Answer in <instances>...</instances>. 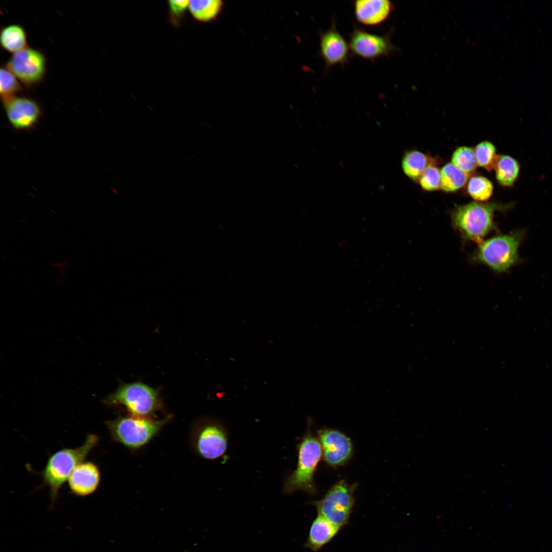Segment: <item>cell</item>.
<instances>
[{"label":"cell","instance_id":"8992f818","mask_svg":"<svg viewBox=\"0 0 552 552\" xmlns=\"http://www.w3.org/2000/svg\"><path fill=\"white\" fill-rule=\"evenodd\" d=\"M164 421H155L144 417H121L107 421V426L112 438L132 448L142 446L157 432Z\"/></svg>","mask_w":552,"mask_h":552},{"label":"cell","instance_id":"f1b7e54d","mask_svg":"<svg viewBox=\"0 0 552 552\" xmlns=\"http://www.w3.org/2000/svg\"><path fill=\"white\" fill-rule=\"evenodd\" d=\"M55 280L57 282L60 283H62L64 281V279L59 274H57L55 276Z\"/></svg>","mask_w":552,"mask_h":552},{"label":"cell","instance_id":"2e32d148","mask_svg":"<svg viewBox=\"0 0 552 552\" xmlns=\"http://www.w3.org/2000/svg\"><path fill=\"white\" fill-rule=\"evenodd\" d=\"M340 527L318 515L310 526L308 538L304 545L313 551H317L331 541Z\"/></svg>","mask_w":552,"mask_h":552},{"label":"cell","instance_id":"83f0119b","mask_svg":"<svg viewBox=\"0 0 552 552\" xmlns=\"http://www.w3.org/2000/svg\"><path fill=\"white\" fill-rule=\"evenodd\" d=\"M52 264L54 267H55L57 269H67V268L70 266L69 263L68 262H67V261H63L62 262H52Z\"/></svg>","mask_w":552,"mask_h":552},{"label":"cell","instance_id":"7c38bea8","mask_svg":"<svg viewBox=\"0 0 552 552\" xmlns=\"http://www.w3.org/2000/svg\"><path fill=\"white\" fill-rule=\"evenodd\" d=\"M349 45L333 22L320 36V53L326 65L331 67L347 62Z\"/></svg>","mask_w":552,"mask_h":552},{"label":"cell","instance_id":"f546056e","mask_svg":"<svg viewBox=\"0 0 552 552\" xmlns=\"http://www.w3.org/2000/svg\"><path fill=\"white\" fill-rule=\"evenodd\" d=\"M8 254H9L10 255H12H12H13V252L12 251H11V252H10V251H9H9H8Z\"/></svg>","mask_w":552,"mask_h":552},{"label":"cell","instance_id":"6da1fadb","mask_svg":"<svg viewBox=\"0 0 552 552\" xmlns=\"http://www.w3.org/2000/svg\"><path fill=\"white\" fill-rule=\"evenodd\" d=\"M98 441L97 435L89 434L81 446L60 449L49 457L42 476L43 484L50 489L53 502L74 468L85 459Z\"/></svg>","mask_w":552,"mask_h":552},{"label":"cell","instance_id":"7a4b0ae2","mask_svg":"<svg viewBox=\"0 0 552 552\" xmlns=\"http://www.w3.org/2000/svg\"><path fill=\"white\" fill-rule=\"evenodd\" d=\"M322 454L319 440L311 433H307L298 446L296 469L285 481L283 492L288 494L301 490L311 494H315L317 490L313 475Z\"/></svg>","mask_w":552,"mask_h":552},{"label":"cell","instance_id":"4fadbf2b","mask_svg":"<svg viewBox=\"0 0 552 552\" xmlns=\"http://www.w3.org/2000/svg\"><path fill=\"white\" fill-rule=\"evenodd\" d=\"M227 442L225 430L218 424H211L205 426L199 433L197 449L203 457L214 459L225 453Z\"/></svg>","mask_w":552,"mask_h":552},{"label":"cell","instance_id":"d6986e66","mask_svg":"<svg viewBox=\"0 0 552 552\" xmlns=\"http://www.w3.org/2000/svg\"><path fill=\"white\" fill-rule=\"evenodd\" d=\"M222 6L220 0H192L189 1L188 8L197 20L208 22L216 18Z\"/></svg>","mask_w":552,"mask_h":552},{"label":"cell","instance_id":"cb8c5ba5","mask_svg":"<svg viewBox=\"0 0 552 552\" xmlns=\"http://www.w3.org/2000/svg\"><path fill=\"white\" fill-rule=\"evenodd\" d=\"M18 79L6 66L0 70V94L2 101L16 96L22 90Z\"/></svg>","mask_w":552,"mask_h":552},{"label":"cell","instance_id":"44dd1931","mask_svg":"<svg viewBox=\"0 0 552 552\" xmlns=\"http://www.w3.org/2000/svg\"><path fill=\"white\" fill-rule=\"evenodd\" d=\"M429 159L423 153L411 150L407 152L402 160V167L406 176L413 180H418L429 164Z\"/></svg>","mask_w":552,"mask_h":552},{"label":"cell","instance_id":"5bb4252c","mask_svg":"<svg viewBox=\"0 0 552 552\" xmlns=\"http://www.w3.org/2000/svg\"><path fill=\"white\" fill-rule=\"evenodd\" d=\"M100 480L98 467L91 462H82L72 471L68 478V485L74 495L85 496L96 491Z\"/></svg>","mask_w":552,"mask_h":552},{"label":"cell","instance_id":"30bf717a","mask_svg":"<svg viewBox=\"0 0 552 552\" xmlns=\"http://www.w3.org/2000/svg\"><path fill=\"white\" fill-rule=\"evenodd\" d=\"M349 45L354 55L371 60L388 56L396 49L388 36L370 33L356 27L351 34Z\"/></svg>","mask_w":552,"mask_h":552},{"label":"cell","instance_id":"ba28073f","mask_svg":"<svg viewBox=\"0 0 552 552\" xmlns=\"http://www.w3.org/2000/svg\"><path fill=\"white\" fill-rule=\"evenodd\" d=\"M6 66L25 86L32 87L43 79L47 60L40 51L27 47L13 54Z\"/></svg>","mask_w":552,"mask_h":552},{"label":"cell","instance_id":"603a6c76","mask_svg":"<svg viewBox=\"0 0 552 552\" xmlns=\"http://www.w3.org/2000/svg\"><path fill=\"white\" fill-rule=\"evenodd\" d=\"M451 162L460 170L468 174L478 166L474 149L467 146L457 148L452 154Z\"/></svg>","mask_w":552,"mask_h":552},{"label":"cell","instance_id":"9c48e42d","mask_svg":"<svg viewBox=\"0 0 552 552\" xmlns=\"http://www.w3.org/2000/svg\"><path fill=\"white\" fill-rule=\"evenodd\" d=\"M2 102L8 121L16 131L33 129L42 118L40 104L32 98L15 96Z\"/></svg>","mask_w":552,"mask_h":552},{"label":"cell","instance_id":"484cf974","mask_svg":"<svg viewBox=\"0 0 552 552\" xmlns=\"http://www.w3.org/2000/svg\"><path fill=\"white\" fill-rule=\"evenodd\" d=\"M422 188L427 191H432L441 188V171L433 164L426 168L419 180Z\"/></svg>","mask_w":552,"mask_h":552},{"label":"cell","instance_id":"8fae6325","mask_svg":"<svg viewBox=\"0 0 552 552\" xmlns=\"http://www.w3.org/2000/svg\"><path fill=\"white\" fill-rule=\"evenodd\" d=\"M324 458L331 466H339L347 462L353 452L350 439L340 431L324 428L317 432Z\"/></svg>","mask_w":552,"mask_h":552},{"label":"cell","instance_id":"ffe728a7","mask_svg":"<svg viewBox=\"0 0 552 552\" xmlns=\"http://www.w3.org/2000/svg\"><path fill=\"white\" fill-rule=\"evenodd\" d=\"M469 177L455 166L452 163H447L441 170V188L446 192H455L465 186Z\"/></svg>","mask_w":552,"mask_h":552},{"label":"cell","instance_id":"ac0fdd59","mask_svg":"<svg viewBox=\"0 0 552 552\" xmlns=\"http://www.w3.org/2000/svg\"><path fill=\"white\" fill-rule=\"evenodd\" d=\"M0 42L4 50L13 54L28 47L25 30L16 24L7 26L1 30Z\"/></svg>","mask_w":552,"mask_h":552},{"label":"cell","instance_id":"e0dca14e","mask_svg":"<svg viewBox=\"0 0 552 552\" xmlns=\"http://www.w3.org/2000/svg\"><path fill=\"white\" fill-rule=\"evenodd\" d=\"M493 168L495 170L497 180L504 187L512 186L519 176V164L509 155H498Z\"/></svg>","mask_w":552,"mask_h":552},{"label":"cell","instance_id":"4316f807","mask_svg":"<svg viewBox=\"0 0 552 552\" xmlns=\"http://www.w3.org/2000/svg\"><path fill=\"white\" fill-rule=\"evenodd\" d=\"M189 1L176 0L168 2L170 19L173 24L178 25L182 18L187 8Z\"/></svg>","mask_w":552,"mask_h":552},{"label":"cell","instance_id":"3957f363","mask_svg":"<svg viewBox=\"0 0 552 552\" xmlns=\"http://www.w3.org/2000/svg\"><path fill=\"white\" fill-rule=\"evenodd\" d=\"M495 204L472 202L455 208L451 216L454 227L464 237L480 243L493 228Z\"/></svg>","mask_w":552,"mask_h":552},{"label":"cell","instance_id":"5b68a950","mask_svg":"<svg viewBox=\"0 0 552 552\" xmlns=\"http://www.w3.org/2000/svg\"><path fill=\"white\" fill-rule=\"evenodd\" d=\"M522 237L523 233L518 232L482 241L475 258L495 271H505L518 261V248Z\"/></svg>","mask_w":552,"mask_h":552},{"label":"cell","instance_id":"d4e9b609","mask_svg":"<svg viewBox=\"0 0 552 552\" xmlns=\"http://www.w3.org/2000/svg\"><path fill=\"white\" fill-rule=\"evenodd\" d=\"M477 165L488 171L491 170L497 157L496 148L490 142L485 141L478 144L474 149Z\"/></svg>","mask_w":552,"mask_h":552},{"label":"cell","instance_id":"7402d4cb","mask_svg":"<svg viewBox=\"0 0 552 552\" xmlns=\"http://www.w3.org/2000/svg\"><path fill=\"white\" fill-rule=\"evenodd\" d=\"M493 191L492 182L482 176L472 177L468 181L467 191L470 196L476 201H486L491 196Z\"/></svg>","mask_w":552,"mask_h":552},{"label":"cell","instance_id":"9a60e30c","mask_svg":"<svg viewBox=\"0 0 552 552\" xmlns=\"http://www.w3.org/2000/svg\"><path fill=\"white\" fill-rule=\"evenodd\" d=\"M354 6L357 20L367 26L382 23L394 8L392 3L388 0H358L355 1Z\"/></svg>","mask_w":552,"mask_h":552},{"label":"cell","instance_id":"277c9868","mask_svg":"<svg viewBox=\"0 0 552 552\" xmlns=\"http://www.w3.org/2000/svg\"><path fill=\"white\" fill-rule=\"evenodd\" d=\"M103 402L109 405H124L133 416L143 417L159 407L158 392L142 382L123 383Z\"/></svg>","mask_w":552,"mask_h":552},{"label":"cell","instance_id":"52a82bcc","mask_svg":"<svg viewBox=\"0 0 552 552\" xmlns=\"http://www.w3.org/2000/svg\"><path fill=\"white\" fill-rule=\"evenodd\" d=\"M355 485L341 480L313 503L319 515L340 528L349 519L354 502Z\"/></svg>","mask_w":552,"mask_h":552}]
</instances>
